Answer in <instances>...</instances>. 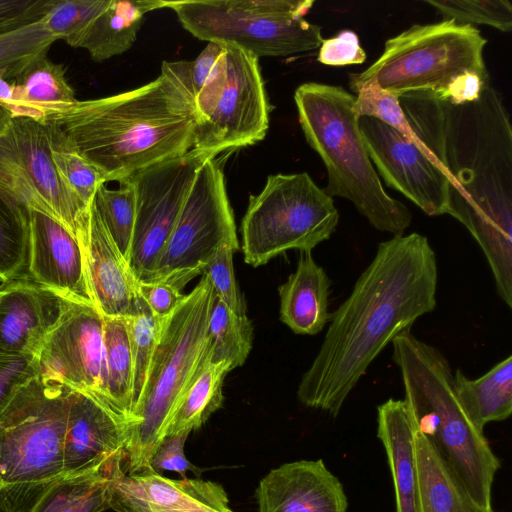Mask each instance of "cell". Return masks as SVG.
<instances>
[{"label": "cell", "instance_id": "52a82bcc", "mask_svg": "<svg viewBox=\"0 0 512 512\" xmlns=\"http://www.w3.org/2000/svg\"><path fill=\"white\" fill-rule=\"evenodd\" d=\"M486 44L476 27L452 19L414 24L389 38L367 69L350 74L349 86L374 81L398 97L428 92L456 105L473 102L490 84L483 58Z\"/></svg>", "mask_w": 512, "mask_h": 512}, {"label": "cell", "instance_id": "d4e9b609", "mask_svg": "<svg viewBox=\"0 0 512 512\" xmlns=\"http://www.w3.org/2000/svg\"><path fill=\"white\" fill-rule=\"evenodd\" d=\"M414 453L417 512H497L471 497L435 446L416 428Z\"/></svg>", "mask_w": 512, "mask_h": 512}, {"label": "cell", "instance_id": "3957f363", "mask_svg": "<svg viewBox=\"0 0 512 512\" xmlns=\"http://www.w3.org/2000/svg\"><path fill=\"white\" fill-rule=\"evenodd\" d=\"M47 124L60 127L106 183H120L193 149L197 113L184 87L161 70L133 90L77 100Z\"/></svg>", "mask_w": 512, "mask_h": 512}, {"label": "cell", "instance_id": "9a60e30c", "mask_svg": "<svg viewBox=\"0 0 512 512\" xmlns=\"http://www.w3.org/2000/svg\"><path fill=\"white\" fill-rule=\"evenodd\" d=\"M103 329L104 317L95 306L68 299L36 358L44 378L90 393L113 409L106 389Z\"/></svg>", "mask_w": 512, "mask_h": 512}, {"label": "cell", "instance_id": "7402d4cb", "mask_svg": "<svg viewBox=\"0 0 512 512\" xmlns=\"http://www.w3.org/2000/svg\"><path fill=\"white\" fill-rule=\"evenodd\" d=\"M255 496L259 512H346L348 508L342 483L322 459L272 469Z\"/></svg>", "mask_w": 512, "mask_h": 512}, {"label": "cell", "instance_id": "e0dca14e", "mask_svg": "<svg viewBox=\"0 0 512 512\" xmlns=\"http://www.w3.org/2000/svg\"><path fill=\"white\" fill-rule=\"evenodd\" d=\"M123 461L110 470L109 508L116 512H234L218 483L154 471L129 474Z\"/></svg>", "mask_w": 512, "mask_h": 512}, {"label": "cell", "instance_id": "f35d334b", "mask_svg": "<svg viewBox=\"0 0 512 512\" xmlns=\"http://www.w3.org/2000/svg\"><path fill=\"white\" fill-rule=\"evenodd\" d=\"M434 7L442 20L452 19L459 24H482L502 32L512 30V6L508 0H425Z\"/></svg>", "mask_w": 512, "mask_h": 512}, {"label": "cell", "instance_id": "ba28073f", "mask_svg": "<svg viewBox=\"0 0 512 512\" xmlns=\"http://www.w3.org/2000/svg\"><path fill=\"white\" fill-rule=\"evenodd\" d=\"M73 389L38 374L0 414V512H29L65 476L63 442Z\"/></svg>", "mask_w": 512, "mask_h": 512}, {"label": "cell", "instance_id": "2e32d148", "mask_svg": "<svg viewBox=\"0 0 512 512\" xmlns=\"http://www.w3.org/2000/svg\"><path fill=\"white\" fill-rule=\"evenodd\" d=\"M358 127L371 162L386 185L403 194L429 216L447 212L449 184L434 156L417 139L408 138L372 117Z\"/></svg>", "mask_w": 512, "mask_h": 512}, {"label": "cell", "instance_id": "cb8c5ba5", "mask_svg": "<svg viewBox=\"0 0 512 512\" xmlns=\"http://www.w3.org/2000/svg\"><path fill=\"white\" fill-rule=\"evenodd\" d=\"M414 425L403 400L377 407V437L387 455L395 490L396 512H417Z\"/></svg>", "mask_w": 512, "mask_h": 512}, {"label": "cell", "instance_id": "7bdbcfd3", "mask_svg": "<svg viewBox=\"0 0 512 512\" xmlns=\"http://www.w3.org/2000/svg\"><path fill=\"white\" fill-rule=\"evenodd\" d=\"M38 374L36 356L0 355V414L16 391Z\"/></svg>", "mask_w": 512, "mask_h": 512}, {"label": "cell", "instance_id": "83f0119b", "mask_svg": "<svg viewBox=\"0 0 512 512\" xmlns=\"http://www.w3.org/2000/svg\"><path fill=\"white\" fill-rule=\"evenodd\" d=\"M454 384L461 404L479 429L484 430L486 424L503 421L511 415L512 355L477 379H469L458 369Z\"/></svg>", "mask_w": 512, "mask_h": 512}, {"label": "cell", "instance_id": "681fc988", "mask_svg": "<svg viewBox=\"0 0 512 512\" xmlns=\"http://www.w3.org/2000/svg\"><path fill=\"white\" fill-rule=\"evenodd\" d=\"M13 119L11 112L0 105V136L8 131Z\"/></svg>", "mask_w": 512, "mask_h": 512}, {"label": "cell", "instance_id": "60d3db41", "mask_svg": "<svg viewBox=\"0 0 512 512\" xmlns=\"http://www.w3.org/2000/svg\"><path fill=\"white\" fill-rule=\"evenodd\" d=\"M226 45L209 42L192 61H164L161 70L173 76L195 100L205 85Z\"/></svg>", "mask_w": 512, "mask_h": 512}, {"label": "cell", "instance_id": "836d02e7", "mask_svg": "<svg viewBox=\"0 0 512 512\" xmlns=\"http://www.w3.org/2000/svg\"><path fill=\"white\" fill-rule=\"evenodd\" d=\"M56 41L46 29L43 17L0 34V71L14 80L32 63L47 56Z\"/></svg>", "mask_w": 512, "mask_h": 512}, {"label": "cell", "instance_id": "c3c4849f", "mask_svg": "<svg viewBox=\"0 0 512 512\" xmlns=\"http://www.w3.org/2000/svg\"><path fill=\"white\" fill-rule=\"evenodd\" d=\"M0 105L12 114L14 107V85L12 80H9L2 71H0Z\"/></svg>", "mask_w": 512, "mask_h": 512}, {"label": "cell", "instance_id": "4dcf8cb0", "mask_svg": "<svg viewBox=\"0 0 512 512\" xmlns=\"http://www.w3.org/2000/svg\"><path fill=\"white\" fill-rule=\"evenodd\" d=\"M232 370L226 361L209 363L203 373L186 393L173 414L166 436L200 428L221 407L223 382Z\"/></svg>", "mask_w": 512, "mask_h": 512}, {"label": "cell", "instance_id": "74e56055", "mask_svg": "<svg viewBox=\"0 0 512 512\" xmlns=\"http://www.w3.org/2000/svg\"><path fill=\"white\" fill-rule=\"evenodd\" d=\"M110 0H52L43 16L46 29L58 40L79 48L94 20Z\"/></svg>", "mask_w": 512, "mask_h": 512}, {"label": "cell", "instance_id": "8992f818", "mask_svg": "<svg viewBox=\"0 0 512 512\" xmlns=\"http://www.w3.org/2000/svg\"><path fill=\"white\" fill-rule=\"evenodd\" d=\"M294 100L304 137L327 171L324 191L349 200L375 229L403 235L411 213L382 186L358 127L355 96L341 86L307 82Z\"/></svg>", "mask_w": 512, "mask_h": 512}, {"label": "cell", "instance_id": "ffe728a7", "mask_svg": "<svg viewBox=\"0 0 512 512\" xmlns=\"http://www.w3.org/2000/svg\"><path fill=\"white\" fill-rule=\"evenodd\" d=\"M76 236L97 310L104 317L126 316L137 295L138 282L111 238L93 199L79 215Z\"/></svg>", "mask_w": 512, "mask_h": 512}, {"label": "cell", "instance_id": "7c38bea8", "mask_svg": "<svg viewBox=\"0 0 512 512\" xmlns=\"http://www.w3.org/2000/svg\"><path fill=\"white\" fill-rule=\"evenodd\" d=\"M239 249L233 211L222 169L215 158L196 173L176 225L148 282L183 287L198 275L223 246Z\"/></svg>", "mask_w": 512, "mask_h": 512}, {"label": "cell", "instance_id": "277c9868", "mask_svg": "<svg viewBox=\"0 0 512 512\" xmlns=\"http://www.w3.org/2000/svg\"><path fill=\"white\" fill-rule=\"evenodd\" d=\"M392 346L414 427L435 446L471 497L491 508L492 485L501 463L461 404L449 362L411 329L396 335Z\"/></svg>", "mask_w": 512, "mask_h": 512}, {"label": "cell", "instance_id": "30bf717a", "mask_svg": "<svg viewBox=\"0 0 512 512\" xmlns=\"http://www.w3.org/2000/svg\"><path fill=\"white\" fill-rule=\"evenodd\" d=\"M338 221L333 198L308 173L269 175L261 192L250 195L242 219L244 260L258 267L290 249L312 251Z\"/></svg>", "mask_w": 512, "mask_h": 512}, {"label": "cell", "instance_id": "d6a6232c", "mask_svg": "<svg viewBox=\"0 0 512 512\" xmlns=\"http://www.w3.org/2000/svg\"><path fill=\"white\" fill-rule=\"evenodd\" d=\"M50 154L55 169L64 183L87 205L96 190L105 184L100 171L90 163L68 139L60 127L47 124Z\"/></svg>", "mask_w": 512, "mask_h": 512}, {"label": "cell", "instance_id": "5bb4252c", "mask_svg": "<svg viewBox=\"0 0 512 512\" xmlns=\"http://www.w3.org/2000/svg\"><path fill=\"white\" fill-rule=\"evenodd\" d=\"M212 158L193 148L130 178L136 209L128 265L137 282L150 281L197 171Z\"/></svg>", "mask_w": 512, "mask_h": 512}, {"label": "cell", "instance_id": "9c48e42d", "mask_svg": "<svg viewBox=\"0 0 512 512\" xmlns=\"http://www.w3.org/2000/svg\"><path fill=\"white\" fill-rule=\"evenodd\" d=\"M313 0L166 1L182 27L199 40L237 47L256 57L316 50L321 27L305 20Z\"/></svg>", "mask_w": 512, "mask_h": 512}, {"label": "cell", "instance_id": "7a4b0ae2", "mask_svg": "<svg viewBox=\"0 0 512 512\" xmlns=\"http://www.w3.org/2000/svg\"><path fill=\"white\" fill-rule=\"evenodd\" d=\"M437 259L417 232L379 243L347 299L330 315L318 353L297 389L299 401L333 417L381 351L436 307Z\"/></svg>", "mask_w": 512, "mask_h": 512}, {"label": "cell", "instance_id": "484cf974", "mask_svg": "<svg viewBox=\"0 0 512 512\" xmlns=\"http://www.w3.org/2000/svg\"><path fill=\"white\" fill-rule=\"evenodd\" d=\"M14 85L13 116L33 119L44 124L66 112L76 102L64 67L42 57L12 80Z\"/></svg>", "mask_w": 512, "mask_h": 512}, {"label": "cell", "instance_id": "d6986e66", "mask_svg": "<svg viewBox=\"0 0 512 512\" xmlns=\"http://www.w3.org/2000/svg\"><path fill=\"white\" fill-rule=\"evenodd\" d=\"M26 270L30 280L67 299L95 306L78 238L52 216L33 209Z\"/></svg>", "mask_w": 512, "mask_h": 512}, {"label": "cell", "instance_id": "4fadbf2b", "mask_svg": "<svg viewBox=\"0 0 512 512\" xmlns=\"http://www.w3.org/2000/svg\"><path fill=\"white\" fill-rule=\"evenodd\" d=\"M0 199L19 209L44 212L76 235L86 205L57 173L46 125L16 117L0 136Z\"/></svg>", "mask_w": 512, "mask_h": 512}, {"label": "cell", "instance_id": "f6af8a7d", "mask_svg": "<svg viewBox=\"0 0 512 512\" xmlns=\"http://www.w3.org/2000/svg\"><path fill=\"white\" fill-rule=\"evenodd\" d=\"M189 434L182 432L165 436L151 458V471H173L179 473L183 479L187 478L188 471L199 475L200 469L191 464L184 454V445Z\"/></svg>", "mask_w": 512, "mask_h": 512}, {"label": "cell", "instance_id": "b9f144b4", "mask_svg": "<svg viewBox=\"0 0 512 512\" xmlns=\"http://www.w3.org/2000/svg\"><path fill=\"white\" fill-rule=\"evenodd\" d=\"M234 251L229 245L221 247L206 264L203 274L209 278L215 295L223 303L236 314L246 315L245 300L234 274Z\"/></svg>", "mask_w": 512, "mask_h": 512}, {"label": "cell", "instance_id": "e575fe53", "mask_svg": "<svg viewBox=\"0 0 512 512\" xmlns=\"http://www.w3.org/2000/svg\"><path fill=\"white\" fill-rule=\"evenodd\" d=\"M124 317H126L128 323L130 347L133 358V412L144 391L156 349L159 320L154 317L139 292H137L128 314Z\"/></svg>", "mask_w": 512, "mask_h": 512}, {"label": "cell", "instance_id": "6da1fadb", "mask_svg": "<svg viewBox=\"0 0 512 512\" xmlns=\"http://www.w3.org/2000/svg\"><path fill=\"white\" fill-rule=\"evenodd\" d=\"M399 102L448 181L446 214L477 241L511 308L512 127L501 95L488 84L473 102L456 105L428 92L402 94Z\"/></svg>", "mask_w": 512, "mask_h": 512}, {"label": "cell", "instance_id": "ee69618b", "mask_svg": "<svg viewBox=\"0 0 512 512\" xmlns=\"http://www.w3.org/2000/svg\"><path fill=\"white\" fill-rule=\"evenodd\" d=\"M317 60L328 66L355 65L366 60V53L355 32L342 30L337 36L323 40Z\"/></svg>", "mask_w": 512, "mask_h": 512}, {"label": "cell", "instance_id": "ab89813d", "mask_svg": "<svg viewBox=\"0 0 512 512\" xmlns=\"http://www.w3.org/2000/svg\"><path fill=\"white\" fill-rule=\"evenodd\" d=\"M351 90L357 93L354 103L357 118H375L406 137L414 138L397 95L380 88L374 81H367Z\"/></svg>", "mask_w": 512, "mask_h": 512}, {"label": "cell", "instance_id": "f1b7e54d", "mask_svg": "<svg viewBox=\"0 0 512 512\" xmlns=\"http://www.w3.org/2000/svg\"><path fill=\"white\" fill-rule=\"evenodd\" d=\"M113 465L103 470L65 475L42 494L29 512L105 511L109 508Z\"/></svg>", "mask_w": 512, "mask_h": 512}, {"label": "cell", "instance_id": "44dd1931", "mask_svg": "<svg viewBox=\"0 0 512 512\" xmlns=\"http://www.w3.org/2000/svg\"><path fill=\"white\" fill-rule=\"evenodd\" d=\"M68 299L27 277L0 286V355L37 356Z\"/></svg>", "mask_w": 512, "mask_h": 512}, {"label": "cell", "instance_id": "8d00e7d4", "mask_svg": "<svg viewBox=\"0 0 512 512\" xmlns=\"http://www.w3.org/2000/svg\"><path fill=\"white\" fill-rule=\"evenodd\" d=\"M29 247V210L0 199V282L25 277Z\"/></svg>", "mask_w": 512, "mask_h": 512}, {"label": "cell", "instance_id": "4316f807", "mask_svg": "<svg viewBox=\"0 0 512 512\" xmlns=\"http://www.w3.org/2000/svg\"><path fill=\"white\" fill-rule=\"evenodd\" d=\"M164 7L163 0H110L79 48L85 49L95 62L121 55L133 46L144 15Z\"/></svg>", "mask_w": 512, "mask_h": 512}, {"label": "cell", "instance_id": "8fae6325", "mask_svg": "<svg viewBox=\"0 0 512 512\" xmlns=\"http://www.w3.org/2000/svg\"><path fill=\"white\" fill-rule=\"evenodd\" d=\"M258 57L226 45L196 96L195 149L212 157L264 139L270 104Z\"/></svg>", "mask_w": 512, "mask_h": 512}, {"label": "cell", "instance_id": "5b68a950", "mask_svg": "<svg viewBox=\"0 0 512 512\" xmlns=\"http://www.w3.org/2000/svg\"><path fill=\"white\" fill-rule=\"evenodd\" d=\"M214 294L209 278L203 274L176 310L159 320L144 391L130 417L126 473L151 471V458L166 436L173 414L210 363L208 323Z\"/></svg>", "mask_w": 512, "mask_h": 512}, {"label": "cell", "instance_id": "f546056e", "mask_svg": "<svg viewBox=\"0 0 512 512\" xmlns=\"http://www.w3.org/2000/svg\"><path fill=\"white\" fill-rule=\"evenodd\" d=\"M103 332L108 398L113 409L130 421L133 358L126 317H104Z\"/></svg>", "mask_w": 512, "mask_h": 512}, {"label": "cell", "instance_id": "bcb514c9", "mask_svg": "<svg viewBox=\"0 0 512 512\" xmlns=\"http://www.w3.org/2000/svg\"><path fill=\"white\" fill-rule=\"evenodd\" d=\"M52 0H0V34L41 19Z\"/></svg>", "mask_w": 512, "mask_h": 512}, {"label": "cell", "instance_id": "d590c367", "mask_svg": "<svg viewBox=\"0 0 512 512\" xmlns=\"http://www.w3.org/2000/svg\"><path fill=\"white\" fill-rule=\"evenodd\" d=\"M93 202L111 238L128 262L136 209L135 190L131 180L120 182L118 189L100 185Z\"/></svg>", "mask_w": 512, "mask_h": 512}, {"label": "cell", "instance_id": "603a6c76", "mask_svg": "<svg viewBox=\"0 0 512 512\" xmlns=\"http://www.w3.org/2000/svg\"><path fill=\"white\" fill-rule=\"evenodd\" d=\"M331 281L311 251L301 252L294 273L279 286L280 320L294 333L316 335L330 319Z\"/></svg>", "mask_w": 512, "mask_h": 512}, {"label": "cell", "instance_id": "ac0fdd59", "mask_svg": "<svg viewBox=\"0 0 512 512\" xmlns=\"http://www.w3.org/2000/svg\"><path fill=\"white\" fill-rule=\"evenodd\" d=\"M129 423L94 395L73 389L63 442L65 475L107 469L124 460Z\"/></svg>", "mask_w": 512, "mask_h": 512}, {"label": "cell", "instance_id": "7dc6e473", "mask_svg": "<svg viewBox=\"0 0 512 512\" xmlns=\"http://www.w3.org/2000/svg\"><path fill=\"white\" fill-rule=\"evenodd\" d=\"M137 289L158 320L170 316L186 296L177 286L164 281L138 282Z\"/></svg>", "mask_w": 512, "mask_h": 512}, {"label": "cell", "instance_id": "1f68e13d", "mask_svg": "<svg viewBox=\"0 0 512 512\" xmlns=\"http://www.w3.org/2000/svg\"><path fill=\"white\" fill-rule=\"evenodd\" d=\"M208 333L211 340L210 363L226 361L232 370L244 364L252 348V322L247 315L233 312L215 294Z\"/></svg>", "mask_w": 512, "mask_h": 512}]
</instances>
